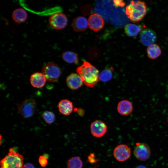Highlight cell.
Masks as SVG:
<instances>
[{"label":"cell","mask_w":168,"mask_h":168,"mask_svg":"<svg viewBox=\"0 0 168 168\" xmlns=\"http://www.w3.org/2000/svg\"><path fill=\"white\" fill-rule=\"evenodd\" d=\"M133 153L136 158L141 161H145L150 157L151 150L148 146L143 143L137 142L134 148Z\"/></svg>","instance_id":"obj_7"},{"label":"cell","mask_w":168,"mask_h":168,"mask_svg":"<svg viewBox=\"0 0 168 168\" xmlns=\"http://www.w3.org/2000/svg\"><path fill=\"white\" fill-rule=\"evenodd\" d=\"M66 82L68 87L72 90H77L82 86L83 82L78 73H72L67 77Z\"/></svg>","instance_id":"obj_12"},{"label":"cell","mask_w":168,"mask_h":168,"mask_svg":"<svg viewBox=\"0 0 168 168\" xmlns=\"http://www.w3.org/2000/svg\"><path fill=\"white\" fill-rule=\"evenodd\" d=\"M76 71L83 83L88 87H93L100 80L98 70L88 62H84Z\"/></svg>","instance_id":"obj_1"},{"label":"cell","mask_w":168,"mask_h":168,"mask_svg":"<svg viewBox=\"0 0 168 168\" xmlns=\"http://www.w3.org/2000/svg\"><path fill=\"white\" fill-rule=\"evenodd\" d=\"M77 111L78 114L81 116H83L84 114V112L83 110L80 109H77Z\"/></svg>","instance_id":"obj_27"},{"label":"cell","mask_w":168,"mask_h":168,"mask_svg":"<svg viewBox=\"0 0 168 168\" xmlns=\"http://www.w3.org/2000/svg\"><path fill=\"white\" fill-rule=\"evenodd\" d=\"M161 52L160 48L156 44H153L149 45L147 49V56L151 59H154L159 57Z\"/></svg>","instance_id":"obj_19"},{"label":"cell","mask_w":168,"mask_h":168,"mask_svg":"<svg viewBox=\"0 0 168 168\" xmlns=\"http://www.w3.org/2000/svg\"><path fill=\"white\" fill-rule=\"evenodd\" d=\"M147 12V7L145 2L141 1H132L128 5L125 14L133 22H138L145 16Z\"/></svg>","instance_id":"obj_2"},{"label":"cell","mask_w":168,"mask_h":168,"mask_svg":"<svg viewBox=\"0 0 168 168\" xmlns=\"http://www.w3.org/2000/svg\"><path fill=\"white\" fill-rule=\"evenodd\" d=\"M46 81L45 77L42 72H35L30 77V83L31 86L35 88H39L43 87Z\"/></svg>","instance_id":"obj_13"},{"label":"cell","mask_w":168,"mask_h":168,"mask_svg":"<svg viewBox=\"0 0 168 168\" xmlns=\"http://www.w3.org/2000/svg\"><path fill=\"white\" fill-rule=\"evenodd\" d=\"M27 14L26 11L22 8H17L12 12V17L13 20L17 23L24 22L26 20Z\"/></svg>","instance_id":"obj_18"},{"label":"cell","mask_w":168,"mask_h":168,"mask_svg":"<svg viewBox=\"0 0 168 168\" xmlns=\"http://www.w3.org/2000/svg\"><path fill=\"white\" fill-rule=\"evenodd\" d=\"M36 102L33 99L26 98L20 104H17L18 111L25 119L31 117L35 114Z\"/></svg>","instance_id":"obj_5"},{"label":"cell","mask_w":168,"mask_h":168,"mask_svg":"<svg viewBox=\"0 0 168 168\" xmlns=\"http://www.w3.org/2000/svg\"><path fill=\"white\" fill-rule=\"evenodd\" d=\"M156 35L155 32L150 29L143 30L141 32L140 40L144 45L149 46L156 41Z\"/></svg>","instance_id":"obj_10"},{"label":"cell","mask_w":168,"mask_h":168,"mask_svg":"<svg viewBox=\"0 0 168 168\" xmlns=\"http://www.w3.org/2000/svg\"><path fill=\"white\" fill-rule=\"evenodd\" d=\"M167 121H168V117H167Z\"/></svg>","instance_id":"obj_29"},{"label":"cell","mask_w":168,"mask_h":168,"mask_svg":"<svg viewBox=\"0 0 168 168\" xmlns=\"http://www.w3.org/2000/svg\"><path fill=\"white\" fill-rule=\"evenodd\" d=\"M114 70L112 67L103 70L100 74V80L103 82L110 81L112 78Z\"/></svg>","instance_id":"obj_21"},{"label":"cell","mask_w":168,"mask_h":168,"mask_svg":"<svg viewBox=\"0 0 168 168\" xmlns=\"http://www.w3.org/2000/svg\"><path fill=\"white\" fill-rule=\"evenodd\" d=\"M49 23L54 29L59 30L64 28L67 25L68 19L63 13L58 12L53 13L49 18Z\"/></svg>","instance_id":"obj_6"},{"label":"cell","mask_w":168,"mask_h":168,"mask_svg":"<svg viewBox=\"0 0 168 168\" xmlns=\"http://www.w3.org/2000/svg\"><path fill=\"white\" fill-rule=\"evenodd\" d=\"M41 72L44 75L47 81L53 82L57 81L61 74L59 67L53 62L45 64L42 68Z\"/></svg>","instance_id":"obj_4"},{"label":"cell","mask_w":168,"mask_h":168,"mask_svg":"<svg viewBox=\"0 0 168 168\" xmlns=\"http://www.w3.org/2000/svg\"><path fill=\"white\" fill-rule=\"evenodd\" d=\"M135 168H147L146 166L143 165H139L136 166Z\"/></svg>","instance_id":"obj_28"},{"label":"cell","mask_w":168,"mask_h":168,"mask_svg":"<svg viewBox=\"0 0 168 168\" xmlns=\"http://www.w3.org/2000/svg\"><path fill=\"white\" fill-rule=\"evenodd\" d=\"M90 129L91 133L94 137L99 138L106 133L107 127L104 122L100 120H96L91 124Z\"/></svg>","instance_id":"obj_9"},{"label":"cell","mask_w":168,"mask_h":168,"mask_svg":"<svg viewBox=\"0 0 168 168\" xmlns=\"http://www.w3.org/2000/svg\"><path fill=\"white\" fill-rule=\"evenodd\" d=\"M117 109L120 114L127 116L132 112L133 106L132 103L129 100H123L119 102Z\"/></svg>","instance_id":"obj_15"},{"label":"cell","mask_w":168,"mask_h":168,"mask_svg":"<svg viewBox=\"0 0 168 168\" xmlns=\"http://www.w3.org/2000/svg\"><path fill=\"white\" fill-rule=\"evenodd\" d=\"M39 162L42 167H45L48 164V158L45 155L40 156L38 159Z\"/></svg>","instance_id":"obj_24"},{"label":"cell","mask_w":168,"mask_h":168,"mask_svg":"<svg viewBox=\"0 0 168 168\" xmlns=\"http://www.w3.org/2000/svg\"><path fill=\"white\" fill-rule=\"evenodd\" d=\"M143 27L141 25H138L130 23L126 25L124 27L125 32L126 35L130 37L137 35L142 30Z\"/></svg>","instance_id":"obj_17"},{"label":"cell","mask_w":168,"mask_h":168,"mask_svg":"<svg viewBox=\"0 0 168 168\" xmlns=\"http://www.w3.org/2000/svg\"><path fill=\"white\" fill-rule=\"evenodd\" d=\"M88 21L83 16H78L75 18L72 21V26L76 32H82L85 30L87 28Z\"/></svg>","instance_id":"obj_16"},{"label":"cell","mask_w":168,"mask_h":168,"mask_svg":"<svg viewBox=\"0 0 168 168\" xmlns=\"http://www.w3.org/2000/svg\"><path fill=\"white\" fill-rule=\"evenodd\" d=\"M82 162L80 158L74 156L70 158L67 164L68 168H82Z\"/></svg>","instance_id":"obj_22"},{"label":"cell","mask_w":168,"mask_h":168,"mask_svg":"<svg viewBox=\"0 0 168 168\" xmlns=\"http://www.w3.org/2000/svg\"><path fill=\"white\" fill-rule=\"evenodd\" d=\"M104 25V21L102 17L97 14L91 15L88 20V25L90 28L94 31L101 30Z\"/></svg>","instance_id":"obj_11"},{"label":"cell","mask_w":168,"mask_h":168,"mask_svg":"<svg viewBox=\"0 0 168 168\" xmlns=\"http://www.w3.org/2000/svg\"><path fill=\"white\" fill-rule=\"evenodd\" d=\"M24 160L22 155L11 148L7 154L1 160L0 168H22Z\"/></svg>","instance_id":"obj_3"},{"label":"cell","mask_w":168,"mask_h":168,"mask_svg":"<svg viewBox=\"0 0 168 168\" xmlns=\"http://www.w3.org/2000/svg\"><path fill=\"white\" fill-rule=\"evenodd\" d=\"M58 108L60 113L66 116L69 115L73 110L72 102L66 99H62L58 103Z\"/></svg>","instance_id":"obj_14"},{"label":"cell","mask_w":168,"mask_h":168,"mask_svg":"<svg viewBox=\"0 0 168 168\" xmlns=\"http://www.w3.org/2000/svg\"><path fill=\"white\" fill-rule=\"evenodd\" d=\"M62 57L64 60L69 63L77 64L78 63V58L77 54L71 51H67L62 54Z\"/></svg>","instance_id":"obj_20"},{"label":"cell","mask_w":168,"mask_h":168,"mask_svg":"<svg viewBox=\"0 0 168 168\" xmlns=\"http://www.w3.org/2000/svg\"><path fill=\"white\" fill-rule=\"evenodd\" d=\"M113 155L117 161L123 162L127 160L130 157L131 151L130 148L127 145L120 144L114 148Z\"/></svg>","instance_id":"obj_8"},{"label":"cell","mask_w":168,"mask_h":168,"mask_svg":"<svg viewBox=\"0 0 168 168\" xmlns=\"http://www.w3.org/2000/svg\"><path fill=\"white\" fill-rule=\"evenodd\" d=\"M114 5L115 7H124L125 5V3L122 0H115L113 1Z\"/></svg>","instance_id":"obj_25"},{"label":"cell","mask_w":168,"mask_h":168,"mask_svg":"<svg viewBox=\"0 0 168 168\" xmlns=\"http://www.w3.org/2000/svg\"><path fill=\"white\" fill-rule=\"evenodd\" d=\"M43 118L45 122L48 124H51L55 120V116L54 113L49 111H45L42 114Z\"/></svg>","instance_id":"obj_23"},{"label":"cell","mask_w":168,"mask_h":168,"mask_svg":"<svg viewBox=\"0 0 168 168\" xmlns=\"http://www.w3.org/2000/svg\"><path fill=\"white\" fill-rule=\"evenodd\" d=\"M22 168H35L32 164L28 163L24 165Z\"/></svg>","instance_id":"obj_26"}]
</instances>
